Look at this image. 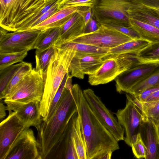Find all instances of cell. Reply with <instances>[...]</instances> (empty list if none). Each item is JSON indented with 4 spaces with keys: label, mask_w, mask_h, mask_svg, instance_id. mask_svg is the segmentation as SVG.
Masks as SVG:
<instances>
[{
    "label": "cell",
    "mask_w": 159,
    "mask_h": 159,
    "mask_svg": "<svg viewBox=\"0 0 159 159\" xmlns=\"http://www.w3.org/2000/svg\"><path fill=\"white\" fill-rule=\"evenodd\" d=\"M82 91L77 84L71 89L65 87L56 109L51 117L42 121L37 130V139L41 159H55L61 143L72 125L78 112Z\"/></svg>",
    "instance_id": "obj_1"
},
{
    "label": "cell",
    "mask_w": 159,
    "mask_h": 159,
    "mask_svg": "<svg viewBox=\"0 0 159 159\" xmlns=\"http://www.w3.org/2000/svg\"><path fill=\"white\" fill-rule=\"evenodd\" d=\"M79 118L87 159H101L109 152L119 149L117 141L91 108L82 91L78 102Z\"/></svg>",
    "instance_id": "obj_2"
},
{
    "label": "cell",
    "mask_w": 159,
    "mask_h": 159,
    "mask_svg": "<svg viewBox=\"0 0 159 159\" xmlns=\"http://www.w3.org/2000/svg\"><path fill=\"white\" fill-rule=\"evenodd\" d=\"M47 0H0V27L8 32L31 29Z\"/></svg>",
    "instance_id": "obj_3"
},
{
    "label": "cell",
    "mask_w": 159,
    "mask_h": 159,
    "mask_svg": "<svg viewBox=\"0 0 159 159\" xmlns=\"http://www.w3.org/2000/svg\"><path fill=\"white\" fill-rule=\"evenodd\" d=\"M75 52L72 49H61L55 47V52L51 56L43 77L44 92L40 102V112L43 121L46 118L53 99L63 78L69 73V67Z\"/></svg>",
    "instance_id": "obj_4"
},
{
    "label": "cell",
    "mask_w": 159,
    "mask_h": 159,
    "mask_svg": "<svg viewBox=\"0 0 159 159\" xmlns=\"http://www.w3.org/2000/svg\"><path fill=\"white\" fill-rule=\"evenodd\" d=\"M135 54L126 53L107 55L102 65L93 74L89 75L88 82L91 85L108 83L122 72L137 66Z\"/></svg>",
    "instance_id": "obj_5"
},
{
    "label": "cell",
    "mask_w": 159,
    "mask_h": 159,
    "mask_svg": "<svg viewBox=\"0 0 159 159\" xmlns=\"http://www.w3.org/2000/svg\"><path fill=\"white\" fill-rule=\"evenodd\" d=\"M44 86L43 76L33 69L4 99L5 103L24 104L35 101L41 102Z\"/></svg>",
    "instance_id": "obj_6"
},
{
    "label": "cell",
    "mask_w": 159,
    "mask_h": 159,
    "mask_svg": "<svg viewBox=\"0 0 159 159\" xmlns=\"http://www.w3.org/2000/svg\"><path fill=\"white\" fill-rule=\"evenodd\" d=\"M131 5V0H95L92 8L93 16L101 25L130 27L127 11Z\"/></svg>",
    "instance_id": "obj_7"
},
{
    "label": "cell",
    "mask_w": 159,
    "mask_h": 159,
    "mask_svg": "<svg viewBox=\"0 0 159 159\" xmlns=\"http://www.w3.org/2000/svg\"><path fill=\"white\" fill-rule=\"evenodd\" d=\"M127 93L125 107L118 110L115 114L118 122L124 129L125 143L131 147L142 124L148 118L140 106L133 100L130 94Z\"/></svg>",
    "instance_id": "obj_8"
},
{
    "label": "cell",
    "mask_w": 159,
    "mask_h": 159,
    "mask_svg": "<svg viewBox=\"0 0 159 159\" xmlns=\"http://www.w3.org/2000/svg\"><path fill=\"white\" fill-rule=\"evenodd\" d=\"M43 30L30 29L8 33L1 27L0 54L28 51L35 49L37 40Z\"/></svg>",
    "instance_id": "obj_9"
},
{
    "label": "cell",
    "mask_w": 159,
    "mask_h": 159,
    "mask_svg": "<svg viewBox=\"0 0 159 159\" xmlns=\"http://www.w3.org/2000/svg\"><path fill=\"white\" fill-rule=\"evenodd\" d=\"M132 40L121 32L101 24L96 31L83 34L71 41L110 49Z\"/></svg>",
    "instance_id": "obj_10"
},
{
    "label": "cell",
    "mask_w": 159,
    "mask_h": 159,
    "mask_svg": "<svg viewBox=\"0 0 159 159\" xmlns=\"http://www.w3.org/2000/svg\"><path fill=\"white\" fill-rule=\"evenodd\" d=\"M83 92L91 108L116 140L119 142L124 140V129L100 98L91 89H84Z\"/></svg>",
    "instance_id": "obj_11"
},
{
    "label": "cell",
    "mask_w": 159,
    "mask_h": 159,
    "mask_svg": "<svg viewBox=\"0 0 159 159\" xmlns=\"http://www.w3.org/2000/svg\"><path fill=\"white\" fill-rule=\"evenodd\" d=\"M5 159H41L33 130L26 128L11 147Z\"/></svg>",
    "instance_id": "obj_12"
},
{
    "label": "cell",
    "mask_w": 159,
    "mask_h": 159,
    "mask_svg": "<svg viewBox=\"0 0 159 159\" xmlns=\"http://www.w3.org/2000/svg\"><path fill=\"white\" fill-rule=\"evenodd\" d=\"M8 111V116L0 124V159H5L15 141L26 128L15 112Z\"/></svg>",
    "instance_id": "obj_13"
},
{
    "label": "cell",
    "mask_w": 159,
    "mask_h": 159,
    "mask_svg": "<svg viewBox=\"0 0 159 159\" xmlns=\"http://www.w3.org/2000/svg\"><path fill=\"white\" fill-rule=\"evenodd\" d=\"M159 65H141L132 67L119 75L115 80L116 91L127 93L134 85L150 75Z\"/></svg>",
    "instance_id": "obj_14"
},
{
    "label": "cell",
    "mask_w": 159,
    "mask_h": 159,
    "mask_svg": "<svg viewBox=\"0 0 159 159\" xmlns=\"http://www.w3.org/2000/svg\"><path fill=\"white\" fill-rule=\"evenodd\" d=\"M105 56L75 52L69 68L70 75L84 79L85 75L93 74L100 67Z\"/></svg>",
    "instance_id": "obj_15"
},
{
    "label": "cell",
    "mask_w": 159,
    "mask_h": 159,
    "mask_svg": "<svg viewBox=\"0 0 159 159\" xmlns=\"http://www.w3.org/2000/svg\"><path fill=\"white\" fill-rule=\"evenodd\" d=\"M40 102L35 101L24 104L10 103L5 104L6 110L15 112L17 117L25 128L33 126L37 130L43 121L40 112Z\"/></svg>",
    "instance_id": "obj_16"
},
{
    "label": "cell",
    "mask_w": 159,
    "mask_h": 159,
    "mask_svg": "<svg viewBox=\"0 0 159 159\" xmlns=\"http://www.w3.org/2000/svg\"><path fill=\"white\" fill-rule=\"evenodd\" d=\"M90 7H80L70 19L61 27L59 36L54 45L70 41L84 33L85 25L84 15Z\"/></svg>",
    "instance_id": "obj_17"
},
{
    "label": "cell",
    "mask_w": 159,
    "mask_h": 159,
    "mask_svg": "<svg viewBox=\"0 0 159 159\" xmlns=\"http://www.w3.org/2000/svg\"><path fill=\"white\" fill-rule=\"evenodd\" d=\"M139 133L147 148L146 159H159V144L155 126L149 119L143 123Z\"/></svg>",
    "instance_id": "obj_18"
},
{
    "label": "cell",
    "mask_w": 159,
    "mask_h": 159,
    "mask_svg": "<svg viewBox=\"0 0 159 159\" xmlns=\"http://www.w3.org/2000/svg\"><path fill=\"white\" fill-rule=\"evenodd\" d=\"M80 7H69L60 9L31 29L43 30L61 27L78 10Z\"/></svg>",
    "instance_id": "obj_19"
},
{
    "label": "cell",
    "mask_w": 159,
    "mask_h": 159,
    "mask_svg": "<svg viewBox=\"0 0 159 159\" xmlns=\"http://www.w3.org/2000/svg\"><path fill=\"white\" fill-rule=\"evenodd\" d=\"M127 12L129 18L147 23L159 29V16L153 9L133 5Z\"/></svg>",
    "instance_id": "obj_20"
},
{
    "label": "cell",
    "mask_w": 159,
    "mask_h": 159,
    "mask_svg": "<svg viewBox=\"0 0 159 159\" xmlns=\"http://www.w3.org/2000/svg\"><path fill=\"white\" fill-rule=\"evenodd\" d=\"M130 27L143 40L151 43L159 42V29L147 23L129 18Z\"/></svg>",
    "instance_id": "obj_21"
},
{
    "label": "cell",
    "mask_w": 159,
    "mask_h": 159,
    "mask_svg": "<svg viewBox=\"0 0 159 159\" xmlns=\"http://www.w3.org/2000/svg\"><path fill=\"white\" fill-rule=\"evenodd\" d=\"M54 45L58 48L64 49H70L76 52L102 56L107 55L110 49L71 41Z\"/></svg>",
    "instance_id": "obj_22"
},
{
    "label": "cell",
    "mask_w": 159,
    "mask_h": 159,
    "mask_svg": "<svg viewBox=\"0 0 159 159\" xmlns=\"http://www.w3.org/2000/svg\"><path fill=\"white\" fill-rule=\"evenodd\" d=\"M71 136L78 159H87L85 144L77 112L73 120Z\"/></svg>",
    "instance_id": "obj_23"
},
{
    "label": "cell",
    "mask_w": 159,
    "mask_h": 159,
    "mask_svg": "<svg viewBox=\"0 0 159 159\" xmlns=\"http://www.w3.org/2000/svg\"><path fill=\"white\" fill-rule=\"evenodd\" d=\"M151 43L150 42L143 39L132 40L110 48L107 55L126 53L137 54Z\"/></svg>",
    "instance_id": "obj_24"
},
{
    "label": "cell",
    "mask_w": 159,
    "mask_h": 159,
    "mask_svg": "<svg viewBox=\"0 0 159 159\" xmlns=\"http://www.w3.org/2000/svg\"><path fill=\"white\" fill-rule=\"evenodd\" d=\"M135 57L137 61V66L143 64L159 65V42L151 43Z\"/></svg>",
    "instance_id": "obj_25"
},
{
    "label": "cell",
    "mask_w": 159,
    "mask_h": 159,
    "mask_svg": "<svg viewBox=\"0 0 159 159\" xmlns=\"http://www.w3.org/2000/svg\"><path fill=\"white\" fill-rule=\"evenodd\" d=\"M60 29L61 27L43 30L37 40L35 49L42 51L54 45L59 38Z\"/></svg>",
    "instance_id": "obj_26"
},
{
    "label": "cell",
    "mask_w": 159,
    "mask_h": 159,
    "mask_svg": "<svg viewBox=\"0 0 159 159\" xmlns=\"http://www.w3.org/2000/svg\"><path fill=\"white\" fill-rule=\"evenodd\" d=\"M159 86V66L150 75L133 87L127 93L136 96L149 88Z\"/></svg>",
    "instance_id": "obj_27"
},
{
    "label": "cell",
    "mask_w": 159,
    "mask_h": 159,
    "mask_svg": "<svg viewBox=\"0 0 159 159\" xmlns=\"http://www.w3.org/2000/svg\"><path fill=\"white\" fill-rule=\"evenodd\" d=\"M31 63L25 62L15 73L4 91L0 93V99H4L32 69Z\"/></svg>",
    "instance_id": "obj_28"
},
{
    "label": "cell",
    "mask_w": 159,
    "mask_h": 159,
    "mask_svg": "<svg viewBox=\"0 0 159 159\" xmlns=\"http://www.w3.org/2000/svg\"><path fill=\"white\" fill-rule=\"evenodd\" d=\"M55 47L53 45L42 51H35L36 70L43 76L45 74L52 55L54 53Z\"/></svg>",
    "instance_id": "obj_29"
},
{
    "label": "cell",
    "mask_w": 159,
    "mask_h": 159,
    "mask_svg": "<svg viewBox=\"0 0 159 159\" xmlns=\"http://www.w3.org/2000/svg\"><path fill=\"white\" fill-rule=\"evenodd\" d=\"M131 97L133 101L140 106L147 117L154 125L159 123V100L142 102L132 95Z\"/></svg>",
    "instance_id": "obj_30"
},
{
    "label": "cell",
    "mask_w": 159,
    "mask_h": 159,
    "mask_svg": "<svg viewBox=\"0 0 159 159\" xmlns=\"http://www.w3.org/2000/svg\"><path fill=\"white\" fill-rule=\"evenodd\" d=\"M27 51L6 53L0 54V70L11 65L23 61L27 56Z\"/></svg>",
    "instance_id": "obj_31"
},
{
    "label": "cell",
    "mask_w": 159,
    "mask_h": 159,
    "mask_svg": "<svg viewBox=\"0 0 159 159\" xmlns=\"http://www.w3.org/2000/svg\"><path fill=\"white\" fill-rule=\"evenodd\" d=\"M24 61L13 65L0 70V93L6 88L13 76L22 66Z\"/></svg>",
    "instance_id": "obj_32"
},
{
    "label": "cell",
    "mask_w": 159,
    "mask_h": 159,
    "mask_svg": "<svg viewBox=\"0 0 159 159\" xmlns=\"http://www.w3.org/2000/svg\"><path fill=\"white\" fill-rule=\"evenodd\" d=\"M131 147L133 153L136 158L146 159L147 148L139 132L137 134L136 138L132 143Z\"/></svg>",
    "instance_id": "obj_33"
},
{
    "label": "cell",
    "mask_w": 159,
    "mask_h": 159,
    "mask_svg": "<svg viewBox=\"0 0 159 159\" xmlns=\"http://www.w3.org/2000/svg\"><path fill=\"white\" fill-rule=\"evenodd\" d=\"M102 25L107 27L116 30L127 35L133 40L142 39L137 32L131 27H126L112 24Z\"/></svg>",
    "instance_id": "obj_34"
},
{
    "label": "cell",
    "mask_w": 159,
    "mask_h": 159,
    "mask_svg": "<svg viewBox=\"0 0 159 159\" xmlns=\"http://www.w3.org/2000/svg\"><path fill=\"white\" fill-rule=\"evenodd\" d=\"M69 75V73H67L63 78L61 85L53 99L48 114L45 120H48L50 118L55 111L65 88L66 81Z\"/></svg>",
    "instance_id": "obj_35"
},
{
    "label": "cell",
    "mask_w": 159,
    "mask_h": 159,
    "mask_svg": "<svg viewBox=\"0 0 159 159\" xmlns=\"http://www.w3.org/2000/svg\"><path fill=\"white\" fill-rule=\"evenodd\" d=\"M95 0H62L59 3L58 10L69 7L86 6L92 8Z\"/></svg>",
    "instance_id": "obj_36"
},
{
    "label": "cell",
    "mask_w": 159,
    "mask_h": 159,
    "mask_svg": "<svg viewBox=\"0 0 159 159\" xmlns=\"http://www.w3.org/2000/svg\"><path fill=\"white\" fill-rule=\"evenodd\" d=\"M59 3H58L55 5H54L53 7H52L48 11L45 13L43 15L41 16L40 17H39L34 23V24L32 25L31 29L32 27H34L39 23L42 22L50 16H51L52 14H53L55 13L57 11H58V8L59 6Z\"/></svg>",
    "instance_id": "obj_37"
},
{
    "label": "cell",
    "mask_w": 159,
    "mask_h": 159,
    "mask_svg": "<svg viewBox=\"0 0 159 159\" xmlns=\"http://www.w3.org/2000/svg\"><path fill=\"white\" fill-rule=\"evenodd\" d=\"M101 24L93 16L85 26L84 34L94 32L98 29Z\"/></svg>",
    "instance_id": "obj_38"
},
{
    "label": "cell",
    "mask_w": 159,
    "mask_h": 159,
    "mask_svg": "<svg viewBox=\"0 0 159 159\" xmlns=\"http://www.w3.org/2000/svg\"><path fill=\"white\" fill-rule=\"evenodd\" d=\"M159 90V86L153 87L143 91L136 96H134L138 100L143 102L153 93Z\"/></svg>",
    "instance_id": "obj_39"
},
{
    "label": "cell",
    "mask_w": 159,
    "mask_h": 159,
    "mask_svg": "<svg viewBox=\"0 0 159 159\" xmlns=\"http://www.w3.org/2000/svg\"><path fill=\"white\" fill-rule=\"evenodd\" d=\"M158 100H159V90L153 93L143 102H151Z\"/></svg>",
    "instance_id": "obj_40"
},
{
    "label": "cell",
    "mask_w": 159,
    "mask_h": 159,
    "mask_svg": "<svg viewBox=\"0 0 159 159\" xmlns=\"http://www.w3.org/2000/svg\"><path fill=\"white\" fill-rule=\"evenodd\" d=\"M0 120L2 121L6 116V106L4 105V103L2 100H0Z\"/></svg>",
    "instance_id": "obj_41"
},
{
    "label": "cell",
    "mask_w": 159,
    "mask_h": 159,
    "mask_svg": "<svg viewBox=\"0 0 159 159\" xmlns=\"http://www.w3.org/2000/svg\"><path fill=\"white\" fill-rule=\"evenodd\" d=\"M93 17L92 8L90 7L84 15V20L85 25Z\"/></svg>",
    "instance_id": "obj_42"
},
{
    "label": "cell",
    "mask_w": 159,
    "mask_h": 159,
    "mask_svg": "<svg viewBox=\"0 0 159 159\" xmlns=\"http://www.w3.org/2000/svg\"><path fill=\"white\" fill-rule=\"evenodd\" d=\"M154 125L155 128L158 143L159 144V123L156 125L154 124Z\"/></svg>",
    "instance_id": "obj_43"
},
{
    "label": "cell",
    "mask_w": 159,
    "mask_h": 159,
    "mask_svg": "<svg viewBox=\"0 0 159 159\" xmlns=\"http://www.w3.org/2000/svg\"><path fill=\"white\" fill-rule=\"evenodd\" d=\"M112 152H109L104 156H103L101 159H110L111 158V155Z\"/></svg>",
    "instance_id": "obj_44"
},
{
    "label": "cell",
    "mask_w": 159,
    "mask_h": 159,
    "mask_svg": "<svg viewBox=\"0 0 159 159\" xmlns=\"http://www.w3.org/2000/svg\"><path fill=\"white\" fill-rule=\"evenodd\" d=\"M151 8L153 9L159 16V6L157 7H151Z\"/></svg>",
    "instance_id": "obj_45"
}]
</instances>
